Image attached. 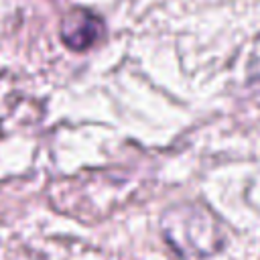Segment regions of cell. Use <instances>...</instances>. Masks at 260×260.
I'll return each mask as SVG.
<instances>
[{
    "mask_svg": "<svg viewBox=\"0 0 260 260\" xmlns=\"http://www.w3.org/2000/svg\"><path fill=\"white\" fill-rule=\"evenodd\" d=\"M160 232L175 252L191 258L211 256L225 244L219 219L207 207L195 203L169 207L160 217Z\"/></svg>",
    "mask_w": 260,
    "mask_h": 260,
    "instance_id": "obj_1",
    "label": "cell"
},
{
    "mask_svg": "<svg viewBox=\"0 0 260 260\" xmlns=\"http://www.w3.org/2000/svg\"><path fill=\"white\" fill-rule=\"evenodd\" d=\"M102 18L85 8H71L61 20V39L73 51H85L93 47L102 39Z\"/></svg>",
    "mask_w": 260,
    "mask_h": 260,
    "instance_id": "obj_2",
    "label": "cell"
},
{
    "mask_svg": "<svg viewBox=\"0 0 260 260\" xmlns=\"http://www.w3.org/2000/svg\"><path fill=\"white\" fill-rule=\"evenodd\" d=\"M248 87L254 93L256 102L260 104V39L256 41L248 63Z\"/></svg>",
    "mask_w": 260,
    "mask_h": 260,
    "instance_id": "obj_3",
    "label": "cell"
}]
</instances>
